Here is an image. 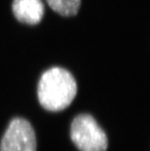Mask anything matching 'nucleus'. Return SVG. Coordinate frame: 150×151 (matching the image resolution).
<instances>
[{"label":"nucleus","instance_id":"nucleus-1","mask_svg":"<svg viewBox=\"0 0 150 151\" xmlns=\"http://www.w3.org/2000/svg\"><path fill=\"white\" fill-rule=\"evenodd\" d=\"M78 92L77 82L67 70L55 67L42 74L38 87L41 105L49 111H60L70 105Z\"/></svg>","mask_w":150,"mask_h":151},{"label":"nucleus","instance_id":"nucleus-2","mask_svg":"<svg viewBox=\"0 0 150 151\" xmlns=\"http://www.w3.org/2000/svg\"><path fill=\"white\" fill-rule=\"evenodd\" d=\"M70 138L80 151H106L108 147L106 134L90 114H80L73 120Z\"/></svg>","mask_w":150,"mask_h":151},{"label":"nucleus","instance_id":"nucleus-3","mask_svg":"<svg viewBox=\"0 0 150 151\" xmlns=\"http://www.w3.org/2000/svg\"><path fill=\"white\" fill-rule=\"evenodd\" d=\"M36 137L32 126L24 118L11 120L0 144V151H36Z\"/></svg>","mask_w":150,"mask_h":151},{"label":"nucleus","instance_id":"nucleus-4","mask_svg":"<svg viewBox=\"0 0 150 151\" xmlns=\"http://www.w3.org/2000/svg\"><path fill=\"white\" fill-rule=\"evenodd\" d=\"M11 8L18 21L29 25L40 22L44 14L42 0H14Z\"/></svg>","mask_w":150,"mask_h":151},{"label":"nucleus","instance_id":"nucleus-5","mask_svg":"<svg viewBox=\"0 0 150 151\" xmlns=\"http://www.w3.org/2000/svg\"><path fill=\"white\" fill-rule=\"evenodd\" d=\"M48 6L63 16L77 15L80 6V0H46Z\"/></svg>","mask_w":150,"mask_h":151}]
</instances>
